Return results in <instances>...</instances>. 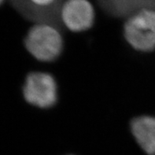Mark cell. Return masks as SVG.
I'll use <instances>...</instances> for the list:
<instances>
[{
    "instance_id": "cell-7",
    "label": "cell",
    "mask_w": 155,
    "mask_h": 155,
    "mask_svg": "<svg viewBox=\"0 0 155 155\" xmlns=\"http://www.w3.org/2000/svg\"><path fill=\"white\" fill-rule=\"evenodd\" d=\"M103 11L114 18H127L142 10H155V0H98Z\"/></svg>"
},
{
    "instance_id": "cell-9",
    "label": "cell",
    "mask_w": 155,
    "mask_h": 155,
    "mask_svg": "<svg viewBox=\"0 0 155 155\" xmlns=\"http://www.w3.org/2000/svg\"><path fill=\"white\" fill-rule=\"evenodd\" d=\"M67 155H74V154H67Z\"/></svg>"
},
{
    "instance_id": "cell-6",
    "label": "cell",
    "mask_w": 155,
    "mask_h": 155,
    "mask_svg": "<svg viewBox=\"0 0 155 155\" xmlns=\"http://www.w3.org/2000/svg\"><path fill=\"white\" fill-rule=\"evenodd\" d=\"M130 132L147 155H155V117L140 115L131 119Z\"/></svg>"
},
{
    "instance_id": "cell-4",
    "label": "cell",
    "mask_w": 155,
    "mask_h": 155,
    "mask_svg": "<svg viewBox=\"0 0 155 155\" xmlns=\"http://www.w3.org/2000/svg\"><path fill=\"white\" fill-rule=\"evenodd\" d=\"M66 0H10L15 10L26 19L37 23H51L63 28L60 11Z\"/></svg>"
},
{
    "instance_id": "cell-5",
    "label": "cell",
    "mask_w": 155,
    "mask_h": 155,
    "mask_svg": "<svg viewBox=\"0 0 155 155\" xmlns=\"http://www.w3.org/2000/svg\"><path fill=\"white\" fill-rule=\"evenodd\" d=\"M94 10L88 0H66L60 11L63 28L70 31H83L92 27Z\"/></svg>"
},
{
    "instance_id": "cell-1",
    "label": "cell",
    "mask_w": 155,
    "mask_h": 155,
    "mask_svg": "<svg viewBox=\"0 0 155 155\" xmlns=\"http://www.w3.org/2000/svg\"><path fill=\"white\" fill-rule=\"evenodd\" d=\"M25 46L39 61H55L64 50L62 28L51 23L35 24L25 38Z\"/></svg>"
},
{
    "instance_id": "cell-3",
    "label": "cell",
    "mask_w": 155,
    "mask_h": 155,
    "mask_svg": "<svg viewBox=\"0 0 155 155\" xmlns=\"http://www.w3.org/2000/svg\"><path fill=\"white\" fill-rule=\"evenodd\" d=\"M26 102L40 109H51L58 101V83L53 75L45 72H31L23 85Z\"/></svg>"
},
{
    "instance_id": "cell-8",
    "label": "cell",
    "mask_w": 155,
    "mask_h": 155,
    "mask_svg": "<svg viewBox=\"0 0 155 155\" xmlns=\"http://www.w3.org/2000/svg\"><path fill=\"white\" fill-rule=\"evenodd\" d=\"M4 1H5V0H0V6H1L2 3H3Z\"/></svg>"
},
{
    "instance_id": "cell-2",
    "label": "cell",
    "mask_w": 155,
    "mask_h": 155,
    "mask_svg": "<svg viewBox=\"0 0 155 155\" xmlns=\"http://www.w3.org/2000/svg\"><path fill=\"white\" fill-rule=\"evenodd\" d=\"M123 35L136 51L143 53L155 51V10H142L126 18Z\"/></svg>"
}]
</instances>
